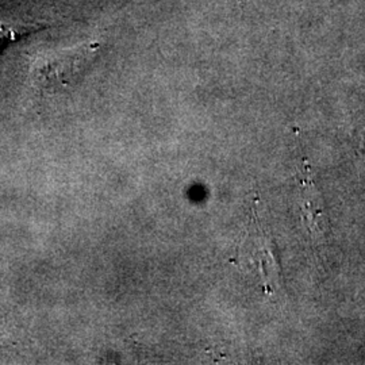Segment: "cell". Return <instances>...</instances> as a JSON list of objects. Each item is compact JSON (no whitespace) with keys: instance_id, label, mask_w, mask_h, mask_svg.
<instances>
[{"instance_id":"3957f363","label":"cell","mask_w":365,"mask_h":365,"mask_svg":"<svg viewBox=\"0 0 365 365\" xmlns=\"http://www.w3.org/2000/svg\"><path fill=\"white\" fill-rule=\"evenodd\" d=\"M49 25L42 24H3L0 22V54L4 52L10 45L21 39L26 38L31 34H36L48 29Z\"/></svg>"},{"instance_id":"6da1fadb","label":"cell","mask_w":365,"mask_h":365,"mask_svg":"<svg viewBox=\"0 0 365 365\" xmlns=\"http://www.w3.org/2000/svg\"><path fill=\"white\" fill-rule=\"evenodd\" d=\"M101 46V42L90 41L41 57L33 69L36 81L45 91H60L73 87L91 69Z\"/></svg>"},{"instance_id":"7a4b0ae2","label":"cell","mask_w":365,"mask_h":365,"mask_svg":"<svg viewBox=\"0 0 365 365\" xmlns=\"http://www.w3.org/2000/svg\"><path fill=\"white\" fill-rule=\"evenodd\" d=\"M299 184L300 220L307 233L313 238H321L329 229L325 202L310 175L309 167L298 179Z\"/></svg>"}]
</instances>
